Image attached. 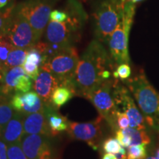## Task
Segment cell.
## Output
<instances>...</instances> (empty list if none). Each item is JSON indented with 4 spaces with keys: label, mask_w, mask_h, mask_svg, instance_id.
<instances>
[{
    "label": "cell",
    "mask_w": 159,
    "mask_h": 159,
    "mask_svg": "<svg viewBox=\"0 0 159 159\" xmlns=\"http://www.w3.org/2000/svg\"><path fill=\"white\" fill-rule=\"evenodd\" d=\"M114 62L102 43L94 40L80 57L72 79L75 95L88 99L93 91L114 72Z\"/></svg>",
    "instance_id": "cell-1"
},
{
    "label": "cell",
    "mask_w": 159,
    "mask_h": 159,
    "mask_svg": "<svg viewBox=\"0 0 159 159\" xmlns=\"http://www.w3.org/2000/svg\"><path fill=\"white\" fill-rule=\"evenodd\" d=\"M68 18L63 22L49 20L45 30L46 41L65 46H73L80 39L81 30L87 19L84 10L77 1L72 0L67 6Z\"/></svg>",
    "instance_id": "cell-2"
},
{
    "label": "cell",
    "mask_w": 159,
    "mask_h": 159,
    "mask_svg": "<svg viewBox=\"0 0 159 159\" xmlns=\"http://www.w3.org/2000/svg\"><path fill=\"white\" fill-rule=\"evenodd\" d=\"M124 84L136 99L142 115L149 125L159 129V94L140 70L134 77L124 81Z\"/></svg>",
    "instance_id": "cell-3"
},
{
    "label": "cell",
    "mask_w": 159,
    "mask_h": 159,
    "mask_svg": "<svg viewBox=\"0 0 159 159\" xmlns=\"http://www.w3.org/2000/svg\"><path fill=\"white\" fill-rule=\"evenodd\" d=\"M128 0H102L94 13V33L97 41L108 43L111 34L122 20Z\"/></svg>",
    "instance_id": "cell-4"
},
{
    "label": "cell",
    "mask_w": 159,
    "mask_h": 159,
    "mask_svg": "<svg viewBox=\"0 0 159 159\" xmlns=\"http://www.w3.org/2000/svg\"><path fill=\"white\" fill-rule=\"evenodd\" d=\"M136 11L135 3L130 0L125 2L122 20L113 32L108 41L110 55L115 64L130 63L128 52L129 34Z\"/></svg>",
    "instance_id": "cell-5"
},
{
    "label": "cell",
    "mask_w": 159,
    "mask_h": 159,
    "mask_svg": "<svg viewBox=\"0 0 159 159\" xmlns=\"http://www.w3.org/2000/svg\"><path fill=\"white\" fill-rule=\"evenodd\" d=\"M80 60L77 49L74 46L66 47L43 64L42 66L60 80L63 85L72 89V79Z\"/></svg>",
    "instance_id": "cell-6"
},
{
    "label": "cell",
    "mask_w": 159,
    "mask_h": 159,
    "mask_svg": "<svg viewBox=\"0 0 159 159\" xmlns=\"http://www.w3.org/2000/svg\"><path fill=\"white\" fill-rule=\"evenodd\" d=\"M16 8L27 19L39 41L50 20L51 6L42 0H27Z\"/></svg>",
    "instance_id": "cell-7"
},
{
    "label": "cell",
    "mask_w": 159,
    "mask_h": 159,
    "mask_svg": "<svg viewBox=\"0 0 159 159\" xmlns=\"http://www.w3.org/2000/svg\"><path fill=\"white\" fill-rule=\"evenodd\" d=\"M115 78L106 80L91 93L88 99L94 105L99 116L110 125L114 130L116 125V109L113 98V85Z\"/></svg>",
    "instance_id": "cell-8"
},
{
    "label": "cell",
    "mask_w": 159,
    "mask_h": 159,
    "mask_svg": "<svg viewBox=\"0 0 159 159\" xmlns=\"http://www.w3.org/2000/svg\"><path fill=\"white\" fill-rule=\"evenodd\" d=\"M113 98L116 111L125 113L130 120V127L139 130H145L144 117L135 104L130 91L126 85L122 84L119 79H115L113 85Z\"/></svg>",
    "instance_id": "cell-9"
},
{
    "label": "cell",
    "mask_w": 159,
    "mask_h": 159,
    "mask_svg": "<svg viewBox=\"0 0 159 159\" xmlns=\"http://www.w3.org/2000/svg\"><path fill=\"white\" fill-rule=\"evenodd\" d=\"M4 33L15 47L30 49L38 42L29 21L16 7Z\"/></svg>",
    "instance_id": "cell-10"
},
{
    "label": "cell",
    "mask_w": 159,
    "mask_h": 159,
    "mask_svg": "<svg viewBox=\"0 0 159 159\" xmlns=\"http://www.w3.org/2000/svg\"><path fill=\"white\" fill-rule=\"evenodd\" d=\"M102 119L99 116L96 120L89 122L69 121V127L66 131L71 139L84 142L94 150H97L102 138L101 128Z\"/></svg>",
    "instance_id": "cell-11"
},
{
    "label": "cell",
    "mask_w": 159,
    "mask_h": 159,
    "mask_svg": "<svg viewBox=\"0 0 159 159\" xmlns=\"http://www.w3.org/2000/svg\"><path fill=\"white\" fill-rule=\"evenodd\" d=\"M10 104L16 112L26 116L34 113L43 112L46 105L36 93L28 91L27 93H16L10 99Z\"/></svg>",
    "instance_id": "cell-12"
},
{
    "label": "cell",
    "mask_w": 159,
    "mask_h": 159,
    "mask_svg": "<svg viewBox=\"0 0 159 159\" xmlns=\"http://www.w3.org/2000/svg\"><path fill=\"white\" fill-rule=\"evenodd\" d=\"M47 138L39 134H24L20 143L27 158L41 159L51 156V147Z\"/></svg>",
    "instance_id": "cell-13"
},
{
    "label": "cell",
    "mask_w": 159,
    "mask_h": 159,
    "mask_svg": "<svg viewBox=\"0 0 159 159\" xmlns=\"http://www.w3.org/2000/svg\"><path fill=\"white\" fill-rule=\"evenodd\" d=\"M60 85H62L60 80L52 73L43 67H41L39 76L33 83V89L42 99L46 105H52V95Z\"/></svg>",
    "instance_id": "cell-14"
},
{
    "label": "cell",
    "mask_w": 159,
    "mask_h": 159,
    "mask_svg": "<svg viewBox=\"0 0 159 159\" xmlns=\"http://www.w3.org/2000/svg\"><path fill=\"white\" fill-rule=\"evenodd\" d=\"M24 134H39L51 137L45 111L24 116Z\"/></svg>",
    "instance_id": "cell-15"
},
{
    "label": "cell",
    "mask_w": 159,
    "mask_h": 159,
    "mask_svg": "<svg viewBox=\"0 0 159 159\" xmlns=\"http://www.w3.org/2000/svg\"><path fill=\"white\" fill-rule=\"evenodd\" d=\"M24 136V116L20 113L16 112L11 120L2 128V137L9 145L14 143L21 142Z\"/></svg>",
    "instance_id": "cell-16"
},
{
    "label": "cell",
    "mask_w": 159,
    "mask_h": 159,
    "mask_svg": "<svg viewBox=\"0 0 159 159\" xmlns=\"http://www.w3.org/2000/svg\"><path fill=\"white\" fill-rule=\"evenodd\" d=\"M116 137L121 146L125 148L134 145L148 144L150 143V138L145 130H139L130 127L116 130Z\"/></svg>",
    "instance_id": "cell-17"
},
{
    "label": "cell",
    "mask_w": 159,
    "mask_h": 159,
    "mask_svg": "<svg viewBox=\"0 0 159 159\" xmlns=\"http://www.w3.org/2000/svg\"><path fill=\"white\" fill-rule=\"evenodd\" d=\"M25 74L22 66L9 69L6 71L2 85L0 89V97L11 99V97L16 93L20 80Z\"/></svg>",
    "instance_id": "cell-18"
},
{
    "label": "cell",
    "mask_w": 159,
    "mask_h": 159,
    "mask_svg": "<svg viewBox=\"0 0 159 159\" xmlns=\"http://www.w3.org/2000/svg\"><path fill=\"white\" fill-rule=\"evenodd\" d=\"M45 114L52 136H55L63 131H66L69 127V120L57 111L53 105H46Z\"/></svg>",
    "instance_id": "cell-19"
},
{
    "label": "cell",
    "mask_w": 159,
    "mask_h": 159,
    "mask_svg": "<svg viewBox=\"0 0 159 159\" xmlns=\"http://www.w3.org/2000/svg\"><path fill=\"white\" fill-rule=\"evenodd\" d=\"M75 95L74 90L67 85H60L52 95L51 102L57 109L64 105Z\"/></svg>",
    "instance_id": "cell-20"
},
{
    "label": "cell",
    "mask_w": 159,
    "mask_h": 159,
    "mask_svg": "<svg viewBox=\"0 0 159 159\" xmlns=\"http://www.w3.org/2000/svg\"><path fill=\"white\" fill-rule=\"evenodd\" d=\"M28 49H29L13 47L7 56V61L4 65V68L7 71L9 69L13 68V67L23 66L27 52H28Z\"/></svg>",
    "instance_id": "cell-21"
},
{
    "label": "cell",
    "mask_w": 159,
    "mask_h": 159,
    "mask_svg": "<svg viewBox=\"0 0 159 159\" xmlns=\"http://www.w3.org/2000/svg\"><path fill=\"white\" fill-rule=\"evenodd\" d=\"M15 113L10 104V99L0 97V128H2L13 118Z\"/></svg>",
    "instance_id": "cell-22"
},
{
    "label": "cell",
    "mask_w": 159,
    "mask_h": 159,
    "mask_svg": "<svg viewBox=\"0 0 159 159\" xmlns=\"http://www.w3.org/2000/svg\"><path fill=\"white\" fill-rule=\"evenodd\" d=\"M13 47L14 46L8 38L5 35V33L0 35V66L4 67L7 56Z\"/></svg>",
    "instance_id": "cell-23"
},
{
    "label": "cell",
    "mask_w": 159,
    "mask_h": 159,
    "mask_svg": "<svg viewBox=\"0 0 159 159\" xmlns=\"http://www.w3.org/2000/svg\"><path fill=\"white\" fill-rule=\"evenodd\" d=\"M15 7L16 4L11 3L2 11H0V35L5 33Z\"/></svg>",
    "instance_id": "cell-24"
},
{
    "label": "cell",
    "mask_w": 159,
    "mask_h": 159,
    "mask_svg": "<svg viewBox=\"0 0 159 159\" xmlns=\"http://www.w3.org/2000/svg\"><path fill=\"white\" fill-rule=\"evenodd\" d=\"M147 144H139L128 148V159H145L147 158Z\"/></svg>",
    "instance_id": "cell-25"
},
{
    "label": "cell",
    "mask_w": 159,
    "mask_h": 159,
    "mask_svg": "<svg viewBox=\"0 0 159 159\" xmlns=\"http://www.w3.org/2000/svg\"><path fill=\"white\" fill-rule=\"evenodd\" d=\"M7 158L8 159H28L24 152L20 142L7 145Z\"/></svg>",
    "instance_id": "cell-26"
},
{
    "label": "cell",
    "mask_w": 159,
    "mask_h": 159,
    "mask_svg": "<svg viewBox=\"0 0 159 159\" xmlns=\"http://www.w3.org/2000/svg\"><path fill=\"white\" fill-rule=\"evenodd\" d=\"M25 61L39 66L40 68L45 63L44 57H43V55L37 49H35L33 47H32L31 48L28 49V52H27Z\"/></svg>",
    "instance_id": "cell-27"
},
{
    "label": "cell",
    "mask_w": 159,
    "mask_h": 159,
    "mask_svg": "<svg viewBox=\"0 0 159 159\" xmlns=\"http://www.w3.org/2000/svg\"><path fill=\"white\" fill-rule=\"evenodd\" d=\"M102 148L106 153L115 155L119 152L120 149L122 148V146L116 139L109 138L105 140V142H103Z\"/></svg>",
    "instance_id": "cell-28"
},
{
    "label": "cell",
    "mask_w": 159,
    "mask_h": 159,
    "mask_svg": "<svg viewBox=\"0 0 159 159\" xmlns=\"http://www.w3.org/2000/svg\"><path fill=\"white\" fill-rule=\"evenodd\" d=\"M131 75V69L128 63H122L117 66L116 70L113 72V77L115 79H120L122 80H126L130 78Z\"/></svg>",
    "instance_id": "cell-29"
},
{
    "label": "cell",
    "mask_w": 159,
    "mask_h": 159,
    "mask_svg": "<svg viewBox=\"0 0 159 159\" xmlns=\"http://www.w3.org/2000/svg\"><path fill=\"white\" fill-rule=\"evenodd\" d=\"M22 66L24 69H25L26 74L28 75L33 80H35L38 77V76H39L40 73V69H41L39 66L33 64L32 63L27 62V61H25Z\"/></svg>",
    "instance_id": "cell-30"
},
{
    "label": "cell",
    "mask_w": 159,
    "mask_h": 159,
    "mask_svg": "<svg viewBox=\"0 0 159 159\" xmlns=\"http://www.w3.org/2000/svg\"><path fill=\"white\" fill-rule=\"evenodd\" d=\"M116 125L118 130H123L130 127V120L126 114L116 111Z\"/></svg>",
    "instance_id": "cell-31"
},
{
    "label": "cell",
    "mask_w": 159,
    "mask_h": 159,
    "mask_svg": "<svg viewBox=\"0 0 159 159\" xmlns=\"http://www.w3.org/2000/svg\"><path fill=\"white\" fill-rule=\"evenodd\" d=\"M68 12L66 9L65 11H59V10H54L50 13V20L57 22H63L66 21L68 18Z\"/></svg>",
    "instance_id": "cell-32"
},
{
    "label": "cell",
    "mask_w": 159,
    "mask_h": 159,
    "mask_svg": "<svg viewBox=\"0 0 159 159\" xmlns=\"http://www.w3.org/2000/svg\"><path fill=\"white\" fill-rule=\"evenodd\" d=\"M0 159H8L7 158V145L2 139H0Z\"/></svg>",
    "instance_id": "cell-33"
},
{
    "label": "cell",
    "mask_w": 159,
    "mask_h": 159,
    "mask_svg": "<svg viewBox=\"0 0 159 159\" xmlns=\"http://www.w3.org/2000/svg\"><path fill=\"white\" fill-rule=\"evenodd\" d=\"M116 157V159H128V156H127V152L125 150V148H122L120 149L118 153L115 154Z\"/></svg>",
    "instance_id": "cell-34"
},
{
    "label": "cell",
    "mask_w": 159,
    "mask_h": 159,
    "mask_svg": "<svg viewBox=\"0 0 159 159\" xmlns=\"http://www.w3.org/2000/svg\"><path fill=\"white\" fill-rule=\"evenodd\" d=\"M6 71H7V70H6L4 67L2 66H0V89H1L4 77H5Z\"/></svg>",
    "instance_id": "cell-35"
},
{
    "label": "cell",
    "mask_w": 159,
    "mask_h": 159,
    "mask_svg": "<svg viewBox=\"0 0 159 159\" xmlns=\"http://www.w3.org/2000/svg\"><path fill=\"white\" fill-rule=\"evenodd\" d=\"M102 159H116V157L114 154L106 153L102 156Z\"/></svg>",
    "instance_id": "cell-36"
},
{
    "label": "cell",
    "mask_w": 159,
    "mask_h": 159,
    "mask_svg": "<svg viewBox=\"0 0 159 159\" xmlns=\"http://www.w3.org/2000/svg\"><path fill=\"white\" fill-rule=\"evenodd\" d=\"M10 0H0V10L2 8H5L6 6L7 5V4L9 3Z\"/></svg>",
    "instance_id": "cell-37"
},
{
    "label": "cell",
    "mask_w": 159,
    "mask_h": 159,
    "mask_svg": "<svg viewBox=\"0 0 159 159\" xmlns=\"http://www.w3.org/2000/svg\"><path fill=\"white\" fill-rule=\"evenodd\" d=\"M41 159H55V158H53L52 157V155H51V156H47L43 157V158Z\"/></svg>",
    "instance_id": "cell-38"
},
{
    "label": "cell",
    "mask_w": 159,
    "mask_h": 159,
    "mask_svg": "<svg viewBox=\"0 0 159 159\" xmlns=\"http://www.w3.org/2000/svg\"><path fill=\"white\" fill-rule=\"evenodd\" d=\"M145 159H158L157 157H154V156H151V157H148V158H146Z\"/></svg>",
    "instance_id": "cell-39"
},
{
    "label": "cell",
    "mask_w": 159,
    "mask_h": 159,
    "mask_svg": "<svg viewBox=\"0 0 159 159\" xmlns=\"http://www.w3.org/2000/svg\"><path fill=\"white\" fill-rule=\"evenodd\" d=\"M130 1L132 2H134V3H136V2H137L142 1V0H130Z\"/></svg>",
    "instance_id": "cell-40"
},
{
    "label": "cell",
    "mask_w": 159,
    "mask_h": 159,
    "mask_svg": "<svg viewBox=\"0 0 159 159\" xmlns=\"http://www.w3.org/2000/svg\"><path fill=\"white\" fill-rule=\"evenodd\" d=\"M156 157L159 159V150L157 151V152H156Z\"/></svg>",
    "instance_id": "cell-41"
},
{
    "label": "cell",
    "mask_w": 159,
    "mask_h": 159,
    "mask_svg": "<svg viewBox=\"0 0 159 159\" xmlns=\"http://www.w3.org/2000/svg\"><path fill=\"white\" fill-rule=\"evenodd\" d=\"M1 137H2V128H0V139H1Z\"/></svg>",
    "instance_id": "cell-42"
},
{
    "label": "cell",
    "mask_w": 159,
    "mask_h": 159,
    "mask_svg": "<svg viewBox=\"0 0 159 159\" xmlns=\"http://www.w3.org/2000/svg\"><path fill=\"white\" fill-rule=\"evenodd\" d=\"M14 1H15V0H10V2H11V3H14Z\"/></svg>",
    "instance_id": "cell-43"
}]
</instances>
